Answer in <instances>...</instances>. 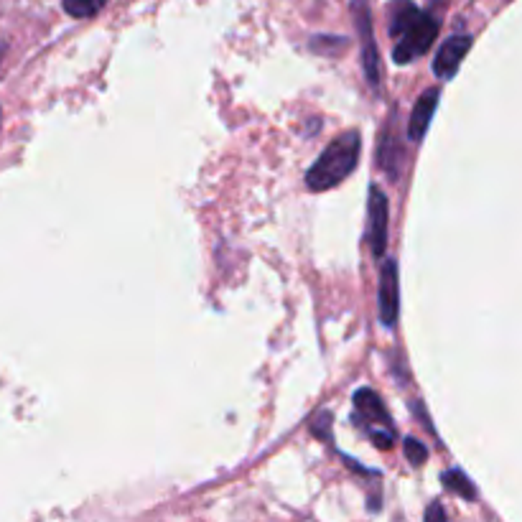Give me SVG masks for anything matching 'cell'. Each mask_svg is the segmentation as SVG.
Listing matches in <instances>:
<instances>
[{
  "instance_id": "obj_1",
  "label": "cell",
  "mask_w": 522,
  "mask_h": 522,
  "mask_svg": "<svg viewBox=\"0 0 522 522\" xmlns=\"http://www.w3.org/2000/svg\"><path fill=\"white\" fill-rule=\"evenodd\" d=\"M390 34L398 39L393 49L395 64H410L423 57L438 36V21L418 11L410 0H393L390 6Z\"/></svg>"
},
{
  "instance_id": "obj_2",
  "label": "cell",
  "mask_w": 522,
  "mask_h": 522,
  "mask_svg": "<svg viewBox=\"0 0 522 522\" xmlns=\"http://www.w3.org/2000/svg\"><path fill=\"white\" fill-rule=\"evenodd\" d=\"M360 133L349 130V133L339 135L337 141H332L324 148L316 163L306 174V184L311 191H326L342 184L360 163Z\"/></svg>"
},
{
  "instance_id": "obj_3",
  "label": "cell",
  "mask_w": 522,
  "mask_h": 522,
  "mask_svg": "<svg viewBox=\"0 0 522 522\" xmlns=\"http://www.w3.org/2000/svg\"><path fill=\"white\" fill-rule=\"evenodd\" d=\"M352 13L354 26L360 31L362 41V69H365V77L370 79V85L377 90V87H380V59H377L375 36H372L370 3H367V0H352Z\"/></svg>"
},
{
  "instance_id": "obj_4",
  "label": "cell",
  "mask_w": 522,
  "mask_h": 522,
  "mask_svg": "<svg viewBox=\"0 0 522 522\" xmlns=\"http://www.w3.org/2000/svg\"><path fill=\"white\" fill-rule=\"evenodd\" d=\"M367 242L375 258L385 255L388 247V197L377 186H370V202H367Z\"/></svg>"
},
{
  "instance_id": "obj_5",
  "label": "cell",
  "mask_w": 522,
  "mask_h": 522,
  "mask_svg": "<svg viewBox=\"0 0 522 522\" xmlns=\"http://www.w3.org/2000/svg\"><path fill=\"white\" fill-rule=\"evenodd\" d=\"M377 304H380V321L382 326H395L400 314V278L398 263L385 260L380 273V293H377Z\"/></svg>"
},
{
  "instance_id": "obj_6",
  "label": "cell",
  "mask_w": 522,
  "mask_h": 522,
  "mask_svg": "<svg viewBox=\"0 0 522 522\" xmlns=\"http://www.w3.org/2000/svg\"><path fill=\"white\" fill-rule=\"evenodd\" d=\"M472 49V36L469 34H456L446 41L441 49H438L436 59H433V72L441 79H451L459 72L461 62H464L466 51Z\"/></svg>"
},
{
  "instance_id": "obj_7",
  "label": "cell",
  "mask_w": 522,
  "mask_h": 522,
  "mask_svg": "<svg viewBox=\"0 0 522 522\" xmlns=\"http://www.w3.org/2000/svg\"><path fill=\"white\" fill-rule=\"evenodd\" d=\"M438 107V90H428L418 97L416 107H413V113L408 118V138L410 141H423V135H426L428 125H431L433 113H436Z\"/></svg>"
},
{
  "instance_id": "obj_8",
  "label": "cell",
  "mask_w": 522,
  "mask_h": 522,
  "mask_svg": "<svg viewBox=\"0 0 522 522\" xmlns=\"http://www.w3.org/2000/svg\"><path fill=\"white\" fill-rule=\"evenodd\" d=\"M354 408H357V413L365 416L367 423H375V426H385V423L390 421L388 410L382 405L380 395L370 388H362L354 393Z\"/></svg>"
},
{
  "instance_id": "obj_9",
  "label": "cell",
  "mask_w": 522,
  "mask_h": 522,
  "mask_svg": "<svg viewBox=\"0 0 522 522\" xmlns=\"http://www.w3.org/2000/svg\"><path fill=\"white\" fill-rule=\"evenodd\" d=\"M444 487L451 489V492L461 494V497H466V500H474V497H477V489H474L472 479L466 477L464 472H459V469H451V472L444 474Z\"/></svg>"
},
{
  "instance_id": "obj_10",
  "label": "cell",
  "mask_w": 522,
  "mask_h": 522,
  "mask_svg": "<svg viewBox=\"0 0 522 522\" xmlns=\"http://www.w3.org/2000/svg\"><path fill=\"white\" fill-rule=\"evenodd\" d=\"M107 6V0H64V11L72 18H90Z\"/></svg>"
},
{
  "instance_id": "obj_11",
  "label": "cell",
  "mask_w": 522,
  "mask_h": 522,
  "mask_svg": "<svg viewBox=\"0 0 522 522\" xmlns=\"http://www.w3.org/2000/svg\"><path fill=\"white\" fill-rule=\"evenodd\" d=\"M426 454L428 451L421 441H416V438H405V456L410 459V464L421 466L423 461H426Z\"/></svg>"
},
{
  "instance_id": "obj_12",
  "label": "cell",
  "mask_w": 522,
  "mask_h": 522,
  "mask_svg": "<svg viewBox=\"0 0 522 522\" xmlns=\"http://www.w3.org/2000/svg\"><path fill=\"white\" fill-rule=\"evenodd\" d=\"M426 517H441V520H444V510H441V507H431V512H428Z\"/></svg>"
}]
</instances>
